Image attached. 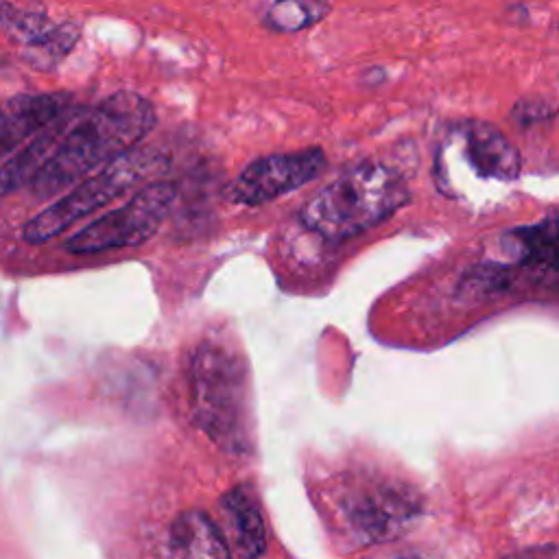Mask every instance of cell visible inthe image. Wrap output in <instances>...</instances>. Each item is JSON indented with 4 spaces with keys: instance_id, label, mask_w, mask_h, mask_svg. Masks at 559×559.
Wrapping results in <instances>:
<instances>
[{
    "instance_id": "5",
    "label": "cell",
    "mask_w": 559,
    "mask_h": 559,
    "mask_svg": "<svg viewBox=\"0 0 559 559\" xmlns=\"http://www.w3.org/2000/svg\"><path fill=\"white\" fill-rule=\"evenodd\" d=\"M522 171L520 151L501 129L485 121H459L446 129L435 156V184L444 195L463 197L468 182L514 184Z\"/></svg>"
},
{
    "instance_id": "4",
    "label": "cell",
    "mask_w": 559,
    "mask_h": 559,
    "mask_svg": "<svg viewBox=\"0 0 559 559\" xmlns=\"http://www.w3.org/2000/svg\"><path fill=\"white\" fill-rule=\"evenodd\" d=\"M169 169V158L156 149H132L125 156L110 162L86 180H81L70 193L59 197L49 208L35 214L22 230V239L40 245L68 232L88 214L110 206L142 182L151 180Z\"/></svg>"
},
{
    "instance_id": "9",
    "label": "cell",
    "mask_w": 559,
    "mask_h": 559,
    "mask_svg": "<svg viewBox=\"0 0 559 559\" xmlns=\"http://www.w3.org/2000/svg\"><path fill=\"white\" fill-rule=\"evenodd\" d=\"M68 107H73V99L68 94H18V97L9 99L3 105V118H0V153H3V160L14 156V151L22 142L40 134Z\"/></svg>"
},
{
    "instance_id": "7",
    "label": "cell",
    "mask_w": 559,
    "mask_h": 559,
    "mask_svg": "<svg viewBox=\"0 0 559 559\" xmlns=\"http://www.w3.org/2000/svg\"><path fill=\"white\" fill-rule=\"evenodd\" d=\"M173 201L175 186L171 182H151L127 204L70 236L66 249L70 254H101L147 243L169 217Z\"/></svg>"
},
{
    "instance_id": "15",
    "label": "cell",
    "mask_w": 559,
    "mask_h": 559,
    "mask_svg": "<svg viewBox=\"0 0 559 559\" xmlns=\"http://www.w3.org/2000/svg\"><path fill=\"white\" fill-rule=\"evenodd\" d=\"M79 35H81L79 25H75V22H64V25H57L55 31L40 46L27 49L22 53V57H25L33 68L51 70L75 49V44L79 42Z\"/></svg>"
},
{
    "instance_id": "16",
    "label": "cell",
    "mask_w": 559,
    "mask_h": 559,
    "mask_svg": "<svg viewBox=\"0 0 559 559\" xmlns=\"http://www.w3.org/2000/svg\"><path fill=\"white\" fill-rule=\"evenodd\" d=\"M553 116H555V105L542 99H527V101H520L514 107V118L520 125L544 123V121H551Z\"/></svg>"
},
{
    "instance_id": "2",
    "label": "cell",
    "mask_w": 559,
    "mask_h": 559,
    "mask_svg": "<svg viewBox=\"0 0 559 559\" xmlns=\"http://www.w3.org/2000/svg\"><path fill=\"white\" fill-rule=\"evenodd\" d=\"M190 413L201 433L223 453L245 457L256 450V418L249 367L228 343L201 341L188 365Z\"/></svg>"
},
{
    "instance_id": "3",
    "label": "cell",
    "mask_w": 559,
    "mask_h": 559,
    "mask_svg": "<svg viewBox=\"0 0 559 559\" xmlns=\"http://www.w3.org/2000/svg\"><path fill=\"white\" fill-rule=\"evenodd\" d=\"M409 199V184L394 166L365 160L350 166L308 199L300 210V223L321 239L341 243L385 223L407 206Z\"/></svg>"
},
{
    "instance_id": "6",
    "label": "cell",
    "mask_w": 559,
    "mask_h": 559,
    "mask_svg": "<svg viewBox=\"0 0 559 559\" xmlns=\"http://www.w3.org/2000/svg\"><path fill=\"white\" fill-rule=\"evenodd\" d=\"M422 511L420 492L389 477L350 483L335 503L337 522L352 549L402 538L415 527Z\"/></svg>"
},
{
    "instance_id": "12",
    "label": "cell",
    "mask_w": 559,
    "mask_h": 559,
    "mask_svg": "<svg viewBox=\"0 0 559 559\" xmlns=\"http://www.w3.org/2000/svg\"><path fill=\"white\" fill-rule=\"evenodd\" d=\"M169 551L177 557L232 555L225 531L201 509H188L173 520L169 531Z\"/></svg>"
},
{
    "instance_id": "10",
    "label": "cell",
    "mask_w": 559,
    "mask_h": 559,
    "mask_svg": "<svg viewBox=\"0 0 559 559\" xmlns=\"http://www.w3.org/2000/svg\"><path fill=\"white\" fill-rule=\"evenodd\" d=\"M219 511L225 520V538L232 555L260 557L267 551V520L260 498L249 483L234 485L219 501Z\"/></svg>"
},
{
    "instance_id": "13",
    "label": "cell",
    "mask_w": 559,
    "mask_h": 559,
    "mask_svg": "<svg viewBox=\"0 0 559 559\" xmlns=\"http://www.w3.org/2000/svg\"><path fill=\"white\" fill-rule=\"evenodd\" d=\"M501 245L522 265H535L559 273V212L533 225L507 232Z\"/></svg>"
},
{
    "instance_id": "11",
    "label": "cell",
    "mask_w": 559,
    "mask_h": 559,
    "mask_svg": "<svg viewBox=\"0 0 559 559\" xmlns=\"http://www.w3.org/2000/svg\"><path fill=\"white\" fill-rule=\"evenodd\" d=\"M77 112V107H68V110L59 118H55L49 127H44L40 134H35L18 156H11L3 162V171H0V188H3V195H11L14 190L29 186L33 182V177L38 175V171L53 156L59 140L66 134V129L73 123Z\"/></svg>"
},
{
    "instance_id": "1",
    "label": "cell",
    "mask_w": 559,
    "mask_h": 559,
    "mask_svg": "<svg viewBox=\"0 0 559 559\" xmlns=\"http://www.w3.org/2000/svg\"><path fill=\"white\" fill-rule=\"evenodd\" d=\"M158 123L153 105L136 92H114L90 110H79L57 149L29 184L38 199H51L97 169L136 149Z\"/></svg>"
},
{
    "instance_id": "14",
    "label": "cell",
    "mask_w": 559,
    "mask_h": 559,
    "mask_svg": "<svg viewBox=\"0 0 559 559\" xmlns=\"http://www.w3.org/2000/svg\"><path fill=\"white\" fill-rule=\"evenodd\" d=\"M328 0H276L267 11V25L282 33H297L315 27L330 14Z\"/></svg>"
},
{
    "instance_id": "8",
    "label": "cell",
    "mask_w": 559,
    "mask_h": 559,
    "mask_svg": "<svg viewBox=\"0 0 559 559\" xmlns=\"http://www.w3.org/2000/svg\"><path fill=\"white\" fill-rule=\"evenodd\" d=\"M326 166L328 158L319 147L271 153L247 164L225 190V197L232 204L247 208L265 206L273 199L315 182L326 171Z\"/></svg>"
}]
</instances>
